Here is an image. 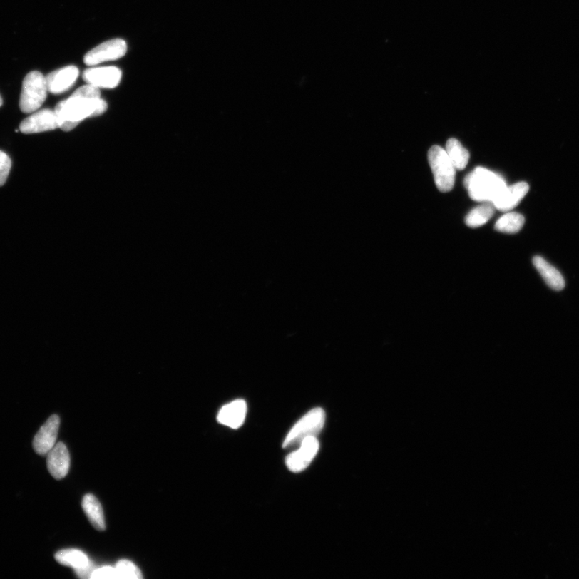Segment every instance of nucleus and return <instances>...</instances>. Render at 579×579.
Masks as SVG:
<instances>
[{
    "instance_id": "obj_1",
    "label": "nucleus",
    "mask_w": 579,
    "mask_h": 579,
    "mask_svg": "<svg viewBox=\"0 0 579 579\" xmlns=\"http://www.w3.org/2000/svg\"><path fill=\"white\" fill-rule=\"evenodd\" d=\"M107 103L101 98H89L73 92L68 99L61 101L55 108L59 128L71 131L86 119L104 114Z\"/></svg>"
},
{
    "instance_id": "obj_2",
    "label": "nucleus",
    "mask_w": 579,
    "mask_h": 579,
    "mask_svg": "<svg viewBox=\"0 0 579 579\" xmlns=\"http://www.w3.org/2000/svg\"><path fill=\"white\" fill-rule=\"evenodd\" d=\"M464 185L471 199L490 203H493L507 187L502 176L481 167L466 176Z\"/></svg>"
},
{
    "instance_id": "obj_3",
    "label": "nucleus",
    "mask_w": 579,
    "mask_h": 579,
    "mask_svg": "<svg viewBox=\"0 0 579 579\" xmlns=\"http://www.w3.org/2000/svg\"><path fill=\"white\" fill-rule=\"evenodd\" d=\"M326 414L322 408H314L302 418L288 433L282 448L298 449L307 438L317 437L325 424Z\"/></svg>"
},
{
    "instance_id": "obj_4",
    "label": "nucleus",
    "mask_w": 579,
    "mask_h": 579,
    "mask_svg": "<svg viewBox=\"0 0 579 579\" xmlns=\"http://www.w3.org/2000/svg\"><path fill=\"white\" fill-rule=\"evenodd\" d=\"M48 92L46 77L40 72L29 73L23 81L20 99L21 111L30 114L39 110L46 100Z\"/></svg>"
},
{
    "instance_id": "obj_5",
    "label": "nucleus",
    "mask_w": 579,
    "mask_h": 579,
    "mask_svg": "<svg viewBox=\"0 0 579 579\" xmlns=\"http://www.w3.org/2000/svg\"><path fill=\"white\" fill-rule=\"evenodd\" d=\"M428 161L439 190L450 192L455 185L456 170L446 150L439 146L432 147L428 153Z\"/></svg>"
},
{
    "instance_id": "obj_6",
    "label": "nucleus",
    "mask_w": 579,
    "mask_h": 579,
    "mask_svg": "<svg viewBox=\"0 0 579 579\" xmlns=\"http://www.w3.org/2000/svg\"><path fill=\"white\" fill-rule=\"evenodd\" d=\"M127 51L128 45L124 40L113 39L91 49L85 55L84 62L87 66H94L122 58Z\"/></svg>"
},
{
    "instance_id": "obj_7",
    "label": "nucleus",
    "mask_w": 579,
    "mask_h": 579,
    "mask_svg": "<svg viewBox=\"0 0 579 579\" xmlns=\"http://www.w3.org/2000/svg\"><path fill=\"white\" fill-rule=\"evenodd\" d=\"M319 449V443L317 437L306 439L297 450L287 456V468L294 473L304 471L317 456Z\"/></svg>"
},
{
    "instance_id": "obj_8",
    "label": "nucleus",
    "mask_w": 579,
    "mask_h": 579,
    "mask_svg": "<svg viewBox=\"0 0 579 579\" xmlns=\"http://www.w3.org/2000/svg\"><path fill=\"white\" fill-rule=\"evenodd\" d=\"M83 79L98 89H114L121 83L122 71L114 66L91 68L84 72Z\"/></svg>"
},
{
    "instance_id": "obj_9",
    "label": "nucleus",
    "mask_w": 579,
    "mask_h": 579,
    "mask_svg": "<svg viewBox=\"0 0 579 579\" xmlns=\"http://www.w3.org/2000/svg\"><path fill=\"white\" fill-rule=\"evenodd\" d=\"M59 128L58 117L55 111L43 109L24 119L20 125L23 134L41 133Z\"/></svg>"
},
{
    "instance_id": "obj_10",
    "label": "nucleus",
    "mask_w": 579,
    "mask_h": 579,
    "mask_svg": "<svg viewBox=\"0 0 579 579\" xmlns=\"http://www.w3.org/2000/svg\"><path fill=\"white\" fill-rule=\"evenodd\" d=\"M60 426V418L52 415L43 424L34 439V449L37 454L46 456L53 449Z\"/></svg>"
},
{
    "instance_id": "obj_11",
    "label": "nucleus",
    "mask_w": 579,
    "mask_h": 579,
    "mask_svg": "<svg viewBox=\"0 0 579 579\" xmlns=\"http://www.w3.org/2000/svg\"><path fill=\"white\" fill-rule=\"evenodd\" d=\"M79 77V69L69 66L49 73L46 78L48 91L61 94L71 89Z\"/></svg>"
},
{
    "instance_id": "obj_12",
    "label": "nucleus",
    "mask_w": 579,
    "mask_h": 579,
    "mask_svg": "<svg viewBox=\"0 0 579 579\" xmlns=\"http://www.w3.org/2000/svg\"><path fill=\"white\" fill-rule=\"evenodd\" d=\"M47 466L49 473L56 480H61L68 473L71 468V456L66 444H56L47 454Z\"/></svg>"
},
{
    "instance_id": "obj_13",
    "label": "nucleus",
    "mask_w": 579,
    "mask_h": 579,
    "mask_svg": "<svg viewBox=\"0 0 579 579\" xmlns=\"http://www.w3.org/2000/svg\"><path fill=\"white\" fill-rule=\"evenodd\" d=\"M530 190V186L526 182L507 186L493 201L495 209L501 212H508L517 207L521 200Z\"/></svg>"
},
{
    "instance_id": "obj_14",
    "label": "nucleus",
    "mask_w": 579,
    "mask_h": 579,
    "mask_svg": "<svg viewBox=\"0 0 579 579\" xmlns=\"http://www.w3.org/2000/svg\"><path fill=\"white\" fill-rule=\"evenodd\" d=\"M247 405L242 399H237L225 405L217 415L218 423L238 429L240 428L247 417Z\"/></svg>"
},
{
    "instance_id": "obj_15",
    "label": "nucleus",
    "mask_w": 579,
    "mask_h": 579,
    "mask_svg": "<svg viewBox=\"0 0 579 579\" xmlns=\"http://www.w3.org/2000/svg\"><path fill=\"white\" fill-rule=\"evenodd\" d=\"M533 262L534 267H536L547 285L555 291H561L565 287V282L563 275L543 257H534Z\"/></svg>"
},
{
    "instance_id": "obj_16",
    "label": "nucleus",
    "mask_w": 579,
    "mask_h": 579,
    "mask_svg": "<svg viewBox=\"0 0 579 579\" xmlns=\"http://www.w3.org/2000/svg\"><path fill=\"white\" fill-rule=\"evenodd\" d=\"M81 506H83V511L94 528L99 531H104L106 530V522L103 508L96 497L92 494H86L83 497Z\"/></svg>"
},
{
    "instance_id": "obj_17",
    "label": "nucleus",
    "mask_w": 579,
    "mask_h": 579,
    "mask_svg": "<svg viewBox=\"0 0 579 579\" xmlns=\"http://www.w3.org/2000/svg\"><path fill=\"white\" fill-rule=\"evenodd\" d=\"M56 561L62 565L78 571L87 568L91 563L83 551L76 549L62 550L55 555Z\"/></svg>"
},
{
    "instance_id": "obj_18",
    "label": "nucleus",
    "mask_w": 579,
    "mask_h": 579,
    "mask_svg": "<svg viewBox=\"0 0 579 579\" xmlns=\"http://www.w3.org/2000/svg\"><path fill=\"white\" fill-rule=\"evenodd\" d=\"M445 150L456 170L462 171L467 167L470 154L456 138H450L446 143Z\"/></svg>"
},
{
    "instance_id": "obj_19",
    "label": "nucleus",
    "mask_w": 579,
    "mask_h": 579,
    "mask_svg": "<svg viewBox=\"0 0 579 579\" xmlns=\"http://www.w3.org/2000/svg\"><path fill=\"white\" fill-rule=\"evenodd\" d=\"M495 207L493 203L484 204L475 207L466 217L465 222L468 227L478 228L486 225L494 215Z\"/></svg>"
},
{
    "instance_id": "obj_20",
    "label": "nucleus",
    "mask_w": 579,
    "mask_h": 579,
    "mask_svg": "<svg viewBox=\"0 0 579 579\" xmlns=\"http://www.w3.org/2000/svg\"><path fill=\"white\" fill-rule=\"evenodd\" d=\"M525 224V218L518 212H507L496 222L495 229L506 234H516Z\"/></svg>"
},
{
    "instance_id": "obj_21",
    "label": "nucleus",
    "mask_w": 579,
    "mask_h": 579,
    "mask_svg": "<svg viewBox=\"0 0 579 579\" xmlns=\"http://www.w3.org/2000/svg\"><path fill=\"white\" fill-rule=\"evenodd\" d=\"M118 578L121 579L143 578L142 572L137 566L128 560H121L116 566Z\"/></svg>"
},
{
    "instance_id": "obj_22",
    "label": "nucleus",
    "mask_w": 579,
    "mask_h": 579,
    "mask_svg": "<svg viewBox=\"0 0 579 579\" xmlns=\"http://www.w3.org/2000/svg\"><path fill=\"white\" fill-rule=\"evenodd\" d=\"M11 168V160L10 157L2 150H0V187L3 186L7 181Z\"/></svg>"
},
{
    "instance_id": "obj_23",
    "label": "nucleus",
    "mask_w": 579,
    "mask_h": 579,
    "mask_svg": "<svg viewBox=\"0 0 579 579\" xmlns=\"http://www.w3.org/2000/svg\"><path fill=\"white\" fill-rule=\"evenodd\" d=\"M93 579H118V573L116 568L106 565L103 568H96L91 576Z\"/></svg>"
},
{
    "instance_id": "obj_24",
    "label": "nucleus",
    "mask_w": 579,
    "mask_h": 579,
    "mask_svg": "<svg viewBox=\"0 0 579 579\" xmlns=\"http://www.w3.org/2000/svg\"><path fill=\"white\" fill-rule=\"evenodd\" d=\"M96 566L94 565V564L91 562V564L87 566V568L81 570L75 571V573H76L77 576L81 578H91L93 573L96 570Z\"/></svg>"
},
{
    "instance_id": "obj_25",
    "label": "nucleus",
    "mask_w": 579,
    "mask_h": 579,
    "mask_svg": "<svg viewBox=\"0 0 579 579\" xmlns=\"http://www.w3.org/2000/svg\"><path fill=\"white\" fill-rule=\"evenodd\" d=\"M2 105H3V99L1 96H0V106H1Z\"/></svg>"
}]
</instances>
